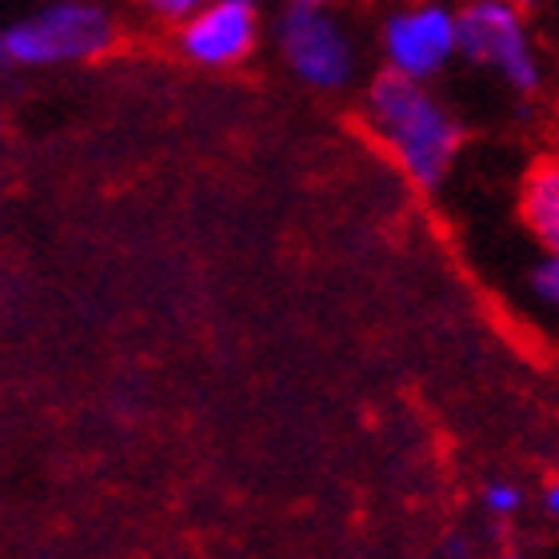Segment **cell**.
I'll return each mask as SVG.
<instances>
[{
  "mask_svg": "<svg viewBox=\"0 0 559 559\" xmlns=\"http://www.w3.org/2000/svg\"><path fill=\"white\" fill-rule=\"evenodd\" d=\"M384 69L408 81H436L460 57V21L448 0H408L380 24Z\"/></svg>",
  "mask_w": 559,
  "mask_h": 559,
  "instance_id": "cell-4",
  "label": "cell"
},
{
  "mask_svg": "<svg viewBox=\"0 0 559 559\" xmlns=\"http://www.w3.org/2000/svg\"><path fill=\"white\" fill-rule=\"evenodd\" d=\"M260 40V0H204L180 21L176 45L200 69H236Z\"/></svg>",
  "mask_w": 559,
  "mask_h": 559,
  "instance_id": "cell-6",
  "label": "cell"
},
{
  "mask_svg": "<svg viewBox=\"0 0 559 559\" xmlns=\"http://www.w3.org/2000/svg\"><path fill=\"white\" fill-rule=\"evenodd\" d=\"M204 0H152V9L160 12V16H168V21H185L188 12H197Z\"/></svg>",
  "mask_w": 559,
  "mask_h": 559,
  "instance_id": "cell-10",
  "label": "cell"
},
{
  "mask_svg": "<svg viewBox=\"0 0 559 559\" xmlns=\"http://www.w3.org/2000/svg\"><path fill=\"white\" fill-rule=\"evenodd\" d=\"M524 488L520 484H512V479H491L488 488H484V512L491 515V520H515V515L524 512Z\"/></svg>",
  "mask_w": 559,
  "mask_h": 559,
  "instance_id": "cell-8",
  "label": "cell"
},
{
  "mask_svg": "<svg viewBox=\"0 0 559 559\" xmlns=\"http://www.w3.org/2000/svg\"><path fill=\"white\" fill-rule=\"evenodd\" d=\"M512 4H520V9H524V12H536V9H544L548 0H512Z\"/></svg>",
  "mask_w": 559,
  "mask_h": 559,
  "instance_id": "cell-12",
  "label": "cell"
},
{
  "mask_svg": "<svg viewBox=\"0 0 559 559\" xmlns=\"http://www.w3.org/2000/svg\"><path fill=\"white\" fill-rule=\"evenodd\" d=\"M296 4H332V0H296Z\"/></svg>",
  "mask_w": 559,
  "mask_h": 559,
  "instance_id": "cell-13",
  "label": "cell"
},
{
  "mask_svg": "<svg viewBox=\"0 0 559 559\" xmlns=\"http://www.w3.org/2000/svg\"><path fill=\"white\" fill-rule=\"evenodd\" d=\"M117 40V24L105 9L88 0H60L36 12L28 21L0 28V64H72V60H93L108 52Z\"/></svg>",
  "mask_w": 559,
  "mask_h": 559,
  "instance_id": "cell-3",
  "label": "cell"
},
{
  "mask_svg": "<svg viewBox=\"0 0 559 559\" xmlns=\"http://www.w3.org/2000/svg\"><path fill=\"white\" fill-rule=\"evenodd\" d=\"M520 216L544 252H559V160H544L527 173Z\"/></svg>",
  "mask_w": 559,
  "mask_h": 559,
  "instance_id": "cell-7",
  "label": "cell"
},
{
  "mask_svg": "<svg viewBox=\"0 0 559 559\" xmlns=\"http://www.w3.org/2000/svg\"><path fill=\"white\" fill-rule=\"evenodd\" d=\"M539 508H544V515L559 520V479H551L548 488H544V496H539Z\"/></svg>",
  "mask_w": 559,
  "mask_h": 559,
  "instance_id": "cell-11",
  "label": "cell"
},
{
  "mask_svg": "<svg viewBox=\"0 0 559 559\" xmlns=\"http://www.w3.org/2000/svg\"><path fill=\"white\" fill-rule=\"evenodd\" d=\"M364 120L388 156L400 164V173L424 192H436L448 180L464 148V124L431 93V84L408 81L388 69L368 84Z\"/></svg>",
  "mask_w": 559,
  "mask_h": 559,
  "instance_id": "cell-1",
  "label": "cell"
},
{
  "mask_svg": "<svg viewBox=\"0 0 559 559\" xmlns=\"http://www.w3.org/2000/svg\"><path fill=\"white\" fill-rule=\"evenodd\" d=\"M532 292H536L539 304L559 312V252H544V260L532 269Z\"/></svg>",
  "mask_w": 559,
  "mask_h": 559,
  "instance_id": "cell-9",
  "label": "cell"
},
{
  "mask_svg": "<svg viewBox=\"0 0 559 559\" xmlns=\"http://www.w3.org/2000/svg\"><path fill=\"white\" fill-rule=\"evenodd\" d=\"M280 52L296 81L316 93H340L356 76V45L328 4L288 0V12L280 21Z\"/></svg>",
  "mask_w": 559,
  "mask_h": 559,
  "instance_id": "cell-5",
  "label": "cell"
},
{
  "mask_svg": "<svg viewBox=\"0 0 559 559\" xmlns=\"http://www.w3.org/2000/svg\"><path fill=\"white\" fill-rule=\"evenodd\" d=\"M460 21V57L472 69H488L515 96H536L544 88V57L532 36L527 12L512 0H464L455 4Z\"/></svg>",
  "mask_w": 559,
  "mask_h": 559,
  "instance_id": "cell-2",
  "label": "cell"
}]
</instances>
